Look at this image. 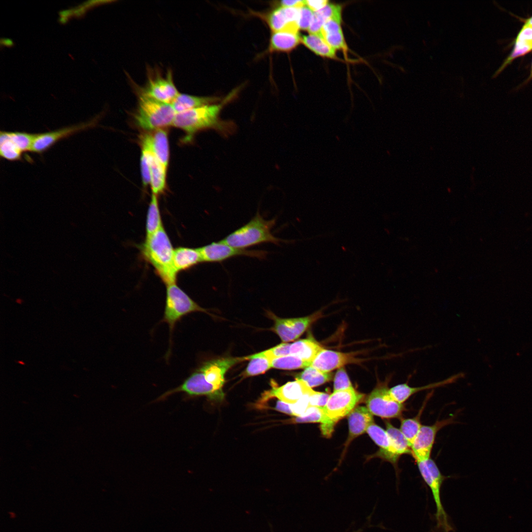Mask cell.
<instances>
[{
  "instance_id": "6da1fadb",
  "label": "cell",
  "mask_w": 532,
  "mask_h": 532,
  "mask_svg": "<svg viewBox=\"0 0 532 532\" xmlns=\"http://www.w3.org/2000/svg\"><path fill=\"white\" fill-rule=\"evenodd\" d=\"M233 94L220 103H215L176 113L172 126L181 129L189 135L207 129H213L228 134L233 131L232 122L222 121L219 114L225 103Z\"/></svg>"
},
{
  "instance_id": "7a4b0ae2",
  "label": "cell",
  "mask_w": 532,
  "mask_h": 532,
  "mask_svg": "<svg viewBox=\"0 0 532 532\" xmlns=\"http://www.w3.org/2000/svg\"><path fill=\"white\" fill-rule=\"evenodd\" d=\"M174 250L163 227L146 238L142 247L145 259L153 266L166 286L176 283L177 273L173 264Z\"/></svg>"
},
{
  "instance_id": "3957f363",
  "label": "cell",
  "mask_w": 532,
  "mask_h": 532,
  "mask_svg": "<svg viewBox=\"0 0 532 532\" xmlns=\"http://www.w3.org/2000/svg\"><path fill=\"white\" fill-rule=\"evenodd\" d=\"M275 224V218L266 220L257 212L248 223L230 233L221 241L242 249L263 243L279 245L284 241L272 234L271 230Z\"/></svg>"
},
{
  "instance_id": "277c9868",
  "label": "cell",
  "mask_w": 532,
  "mask_h": 532,
  "mask_svg": "<svg viewBox=\"0 0 532 532\" xmlns=\"http://www.w3.org/2000/svg\"><path fill=\"white\" fill-rule=\"evenodd\" d=\"M176 114L171 104L140 95L134 120L138 127L151 132L172 125Z\"/></svg>"
},
{
  "instance_id": "5b68a950",
  "label": "cell",
  "mask_w": 532,
  "mask_h": 532,
  "mask_svg": "<svg viewBox=\"0 0 532 532\" xmlns=\"http://www.w3.org/2000/svg\"><path fill=\"white\" fill-rule=\"evenodd\" d=\"M194 312L208 313V310L200 306L176 283L166 286L165 307L162 322L166 323L169 329L170 354L171 338L175 324L184 316Z\"/></svg>"
},
{
  "instance_id": "8992f818",
  "label": "cell",
  "mask_w": 532,
  "mask_h": 532,
  "mask_svg": "<svg viewBox=\"0 0 532 532\" xmlns=\"http://www.w3.org/2000/svg\"><path fill=\"white\" fill-rule=\"evenodd\" d=\"M416 463L422 477L431 490L435 504L436 512L434 516L436 525L433 532L454 531V529L442 505L440 496L443 482L448 477L442 474L435 462L431 458Z\"/></svg>"
},
{
  "instance_id": "52a82bcc",
  "label": "cell",
  "mask_w": 532,
  "mask_h": 532,
  "mask_svg": "<svg viewBox=\"0 0 532 532\" xmlns=\"http://www.w3.org/2000/svg\"><path fill=\"white\" fill-rule=\"evenodd\" d=\"M363 397L364 395L356 391L353 387L333 391L324 407L330 423L334 426L339 420L349 415Z\"/></svg>"
},
{
  "instance_id": "ba28073f",
  "label": "cell",
  "mask_w": 532,
  "mask_h": 532,
  "mask_svg": "<svg viewBox=\"0 0 532 532\" xmlns=\"http://www.w3.org/2000/svg\"><path fill=\"white\" fill-rule=\"evenodd\" d=\"M366 404L373 415L383 418H401L403 412L406 410L404 403L392 398L386 385L376 388L367 397Z\"/></svg>"
},
{
  "instance_id": "9c48e42d",
  "label": "cell",
  "mask_w": 532,
  "mask_h": 532,
  "mask_svg": "<svg viewBox=\"0 0 532 532\" xmlns=\"http://www.w3.org/2000/svg\"><path fill=\"white\" fill-rule=\"evenodd\" d=\"M202 262H222L237 256H245L260 260L265 259L268 252L263 250H248L234 248L221 241L213 242L198 248Z\"/></svg>"
},
{
  "instance_id": "30bf717a",
  "label": "cell",
  "mask_w": 532,
  "mask_h": 532,
  "mask_svg": "<svg viewBox=\"0 0 532 532\" xmlns=\"http://www.w3.org/2000/svg\"><path fill=\"white\" fill-rule=\"evenodd\" d=\"M455 418L438 420L432 425H422L411 446V455L416 462L430 458L438 432L446 426L453 424Z\"/></svg>"
},
{
  "instance_id": "8fae6325",
  "label": "cell",
  "mask_w": 532,
  "mask_h": 532,
  "mask_svg": "<svg viewBox=\"0 0 532 532\" xmlns=\"http://www.w3.org/2000/svg\"><path fill=\"white\" fill-rule=\"evenodd\" d=\"M97 120L98 118H95L85 123L65 127L55 131L36 133L32 152L41 154L62 139L78 132L95 127L98 122Z\"/></svg>"
},
{
  "instance_id": "7c38bea8",
  "label": "cell",
  "mask_w": 532,
  "mask_h": 532,
  "mask_svg": "<svg viewBox=\"0 0 532 532\" xmlns=\"http://www.w3.org/2000/svg\"><path fill=\"white\" fill-rule=\"evenodd\" d=\"M246 360H248L247 356L215 359L205 362L198 369L207 382L217 390L223 391L226 372L236 364Z\"/></svg>"
},
{
  "instance_id": "4fadbf2b",
  "label": "cell",
  "mask_w": 532,
  "mask_h": 532,
  "mask_svg": "<svg viewBox=\"0 0 532 532\" xmlns=\"http://www.w3.org/2000/svg\"><path fill=\"white\" fill-rule=\"evenodd\" d=\"M179 93L174 83L171 72L168 71L165 76H157L150 79L141 95L171 104Z\"/></svg>"
},
{
  "instance_id": "5bb4252c",
  "label": "cell",
  "mask_w": 532,
  "mask_h": 532,
  "mask_svg": "<svg viewBox=\"0 0 532 532\" xmlns=\"http://www.w3.org/2000/svg\"><path fill=\"white\" fill-rule=\"evenodd\" d=\"M271 316L274 321L272 330L284 343L299 338L314 319L313 316L287 319L279 318L273 314Z\"/></svg>"
},
{
  "instance_id": "9a60e30c",
  "label": "cell",
  "mask_w": 532,
  "mask_h": 532,
  "mask_svg": "<svg viewBox=\"0 0 532 532\" xmlns=\"http://www.w3.org/2000/svg\"><path fill=\"white\" fill-rule=\"evenodd\" d=\"M272 386L271 389L263 394L261 403L275 397L286 403L294 404L305 395L314 391L304 381L299 379L287 382L279 387L273 385Z\"/></svg>"
},
{
  "instance_id": "2e32d148",
  "label": "cell",
  "mask_w": 532,
  "mask_h": 532,
  "mask_svg": "<svg viewBox=\"0 0 532 532\" xmlns=\"http://www.w3.org/2000/svg\"><path fill=\"white\" fill-rule=\"evenodd\" d=\"M141 149L151 151L166 167L169 159V149L167 132L160 129L143 133L139 137Z\"/></svg>"
},
{
  "instance_id": "e0dca14e",
  "label": "cell",
  "mask_w": 532,
  "mask_h": 532,
  "mask_svg": "<svg viewBox=\"0 0 532 532\" xmlns=\"http://www.w3.org/2000/svg\"><path fill=\"white\" fill-rule=\"evenodd\" d=\"M464 376L465 373L459 372L440 381L418 387H411L408 385L410 377L405 383L398 384L389 389V392L394 399L399 403H404L410 397L417 393L452 384Z\"/></svg>"
},
{
  "instance_id": "ac0fdd59",
  "label": "cell",
  "mask_w": 532,
  "mask_h": 532,
  "mask_svg": "<svg viewBox=\"0 0 532 532\" xmlns=\"http://www.w3.org/2000/svg\"><path fill=\"white\" fill-rule=\"evenodd\" d=\"M355 361L353 355L323 349L311 363V366L321 371L330 372Z\"/></svg>"
},
{
  "instance_id": "d6986e66",
  "label": "cell",
  "mask_w": 532,
  "mask_h": 532,
  "mask_svg": "<svg viewBox=\"0 0 532 532\" xmlns=\"http://www.w3.org/2000/svg\"><path fill=\"white\" fill-rule=\"evenodd\" d=\"M366 432L380 447V450L374 456L397 466L400 456L393 447L386 431L373 423L368 427Z\"/></svg>"
},
{
  "instance_id": "ffe728a7",
  "label": "cell",
  "mask_w": 532,
  "mask_h": 532,
  "mask_svg": "<svg viewBox=\"0 0 532 532\" xmlns=\"http://www.w3.org/2000/svg\"><path fill=\"white\" fill-rule=\"evenodd\" d=\"M348 421L349 434L346 445L366 432L368 427L374 423L373 414L365 406L355 407L348 415Z\"/></svg>"
},
{
  "instance_id": "44dd1931",
  "label": "cell",
  "mask_w": 532,
  "mask_h": 532,
  "mask_svg": "<svg viewBox=\"0 0 532 532\" xmlns=\"http://www.w3.org/2000/svg\"><path fill=\"white\" fill-rule=\"evenodd\" d=\"M146 157L150 171V186L152 193L158 195L164 192L166 187V167L150 150L141 149Z\"/></svg>"
},
{
  "instance_id": "7402d4cb",
  "label": "cell",
  "mask_w": 532,
  "mask_h": 532,
  "mask_svg": "<svg viewBox=\"0 0 532 532\" xmlns=\"http://www.w3.org/2000/svg\"><path fill=\"white\" fill-rule=\"evenodd\" d=\"M301 42L299 33L288 30L272 32L268 45V51L289 52L294 49Z\"/></svg>"
},
{
  "instance_id": "603a6c76",
  "label": "cell",
  "mask_w": 532,
  "mask_h": 532,
  "mask_svg": "<svg viewBox=\"0 0 532 532\" xmlns=\"http://www.w3.org/2000/svg\"><path fill=\"white\" fill-rule=\"evenodd\" d=\"M220 99L215 97H202L179 93L171 105L176 113L202 106L216 103Z\"/></svg>"
},
{
  "instance_id": "cb8c5ba5",
  "label": "cell",
  "mask_w": 532,
  "mask_h": 532,
  "mask_svg": "<svg viewBox=\"0 0 532 532\" xmlns=\"http://www.w3.org/2000/svg\"><path fill=\"white\" fill-rule=\"evenodd\" d=\"M341 21L330 19L326 21L321 30V34L326 42L335 50H346V44L340 26Z\"/></svg>"
},
{
  "instance_id": "d4e9b609",
  "label": "cell",
  "mask_w": 532,
  "mask_h": 532,
  "mask_svg": "<svg viewBox=\"0 0 532 532\" xmlns=\"http://www.w3.org/2000/svg\"><path fill=\"white\" fill-rule=\"evenodd\" d=\"M200 262L202 260L198 248L181 247L174 250L173 264L177 273L189 269Z\"/></svg>"
},
{
  "instance_id": "484cf974",
  "label": "cell",
  "mask_w": 532,
  "mask_h": 532,
  "mask_svg": "<svg viewBox=\"0 0 532 532\" xmlns=\"http://www.w3.org/2000/svg\"><path fill=\"white\" fill-rule=\"evenodd\" d=\"M287 422L291 424L320 423L322 433L327 436L331 435L333 428L325 415L324 407H311L304 415L296 417L288 420Z\"/></svg>"
},
{
  "instance_id": "4316f807",
  "label": "cell",
  "mask_w": 532,
  "mask_h": 532,
  "mask_svg": "<svg viewBox=\"0 0 532 532\" xmlns=\"http://www.w3.org/2000/svg\"><path fill=\"white\" fill-rule=\"evenodd\" d=\"M323 348L311 338L300 339L290 343L289 355L299 357L312 363Z\"/></svg>"
},
{
  "instance_id": "83f0119b",
  "label": "cell",
  "mask_w": 532,
  "mask_h": 532,
  "mask_svg": "<svg viewBox=\"0 0 532 532\" xmlns=\"http://www.w3.org/2000/svg\"><path fill=\"white\" fill-rule=\"evenodd\" d=\"M432 394L433 391H432L426 396L422 406L415 416L409 418H403L402 417L400 418L399 429L407 440L410 447L422 426L421 417L427 402L432 396Z\"/></svg>"
},
{
  "instance_id": "f1b7e54d",
  "label": "cell",
  "mask_w": 532,
  "mask_h": 532,
  "mask_svg": "<svg viewBox=\"0 0 532 532\" xmlns=\"http://www.w3.org/2000/svg\"><path fill=\"white\" fill-rule=\"evenodd\" d=\"M301 42L317 55L329 58L335 57V50L326 42L321 33L302 36Z\"/></svg>"
},
{
  "instance_id": "f546056e",
  "label": "cell",
  "mask_w": 532,
  "mask_h": 532,
  "mask_svg": "<svg viewBox=\"0 0 532 532\" xmlns=\"http://www.w3.org/2000/svg\"><path fill=\"white\" fill-rule=\"evenodd\" d=\"M250 362L242 374L244 377L264 374L272 367V359L267 357L264 351L247 356Z\"/></svg>"
},
{
  "instance_id": "4dcf8cb0",
  "label": "cell",
  "mask_w": 532,
  "mask_h": 532,
  "mask_svg": "<svg viewBox=\"0 0 532 532\" xmlns=\"http://www.w3.org/2000/svg\"><path fill=\"white\" fill-rule=\"evenodd\" d=\"M163 226L157 196L152 193L148 208L146 222V238L149 237Z\"/></svg>"
},
{
  "instance_id": "1f68e13d",
  "label": "cell",
  "mask_w": 532,
  "mask_h": 532,
  "mask_svg": "<svg viewBox=\"0 0 532 532\" xmlns=\"http://www.w3.org/2000/svg\"><path fill=\"white\" fill-rule=\"evenodd\" d=\"M296 379L301 380L310 388L320 386L331 381L332 373L321 371L313 366L306 367L296 375Z\"/></svg>"
},
{
  "instance_id": "d6a6232c",
  "label": "cell",
  "mask_w": 532,
  "mask_h": 532,
  "mask_svg": "<svg viewBox=\"0 0 532 532\" xmlns=\"http://www.w3.org/2000/svg\"><path fill=\"white\" fill-rule=\"evenodd\" d=\"M266 20L272 32L299 27L298 24L289 23L284 8L281 6L268 13Z\"/></svg>"
},
{
  "instance_id": "836d02e7",
  "label": "cell",
  "mask_w": 532,
  "mask_h": 532,
  "mask_svg": "<svg viewBox=\"0 0 532 532\" xmlns=\"http://www.w3.org/2000/svg\"><path fill=\"white\" fill-rule=\"evenodd\" d=\"M23 153L11 139L8 132L1 131L0 133V156L1 158L9 161L22 160Z\"/></svg>"
},
{
  "instance_id": "e575fe53",
  "label": "cell",
  "mask_w": 532,
  "mask_h": 532,
  "mask_svg": "<svg viewBox=\"0 0 532 532\" xmlns=\"http://www.w3.org/2000/svg\"><path fill=\"white\" fill-rule=\"evenodd\" d=\"M386 432L396 452L400 456L403 454H411V447L407 440L400 431L389 421L385 423Z\"/></svg>"
},
{
  "instance_id": "d590c367",
  "label": "cell",
  "mask_w": 532,
  "mask_h": 532,
  "mask_svg": "<svg viewBox=\"0 0 532 532\" xmlns=\"http://www.w3.org/2000/svg\"><path fill=\"white\" fill-rule=\"evenodd\" d=\"M311 365V362L293 355L277 358L272 361V367L280 369H305Z\"/></svg>"
},
{
  "instance_id": "8d00e7d4",
  "label": "cell",
  "mask_w": 532,
  "mask_h": 532,
  "mask_svg": "<svg viewBox=\"0 0 532 532\" xmlns=\"http://www.w3.org/2000/svg\"><path fill=\"white\" fill-rule=\"evenodd\" d=\"M8 132L11 139L23 153L32 152L33 143L36 133H30L21 132Z\"/></svg>"
},
{
  "instance_id": "74e56055",
  "label": "cell",
  "mask_w": 532,
  "mask_h": 532,
  "mask_svg": "<svg viewBox=\"0 0 532 532\" xmlns=\"http://www.w3.org/2000/svg\"><path fill=\"white\" fill-rule=\"evenodd\" d=\"M341 11L342 7L340 5L328 3L315 13L325 23L330 19L341 21Z\"/></svg>"
},
{
  "instance_id": "f35d334b",
  "label": "cell",
  "mask_w": 532,
  "mask_h": 532,
  "mask_svg": "<svg viewBox=\"0 0 532 532\" xmlns=\"http://www.w3.org/2000/svg\"><path fill=\"white\" fill-rule=\"evenodd\" d=\"M532 49V44L527 43L515 41L513 50L509 56L506 59L499 71H501L507 65L510 63L514 59L524 55Z\"/></svg>"
},
{
  "instance_id": "ab89813d",
  "label": "cell",
  "mask_w": 532,
  "mask_h": 532,
  "mask_svg": "<svg viewBox=\"0 0 532 532\" xmlns=\"http://www.w3.org/2000/svg\"><path fill=\"white\" fill-rule=\"evenodd\" d=\"M352 385L348 375L342 367L336 371L333 383V391L342 390L352 388Z\"/></svg>"
},
{
  "instance_id": "60d3db41",
  "label": "cell",
  "mask_w": 532,
  "mask_h": 532,
  "mask_svg": "<svg viewBox=\"0 0 532 532\" xmlns=\"http://www.w3.org/2000/svg\"><path fill=\"white\" fill-rule=\"evenodd\" d=\"M288 343H282L273 348L264 351L265 354L271 359L289 355Z\"/></svg>"
},
{
  "instance_id": "b9f144b4",
  "label": "cell",
  "mask_w": 532,
  "mask_h": 532,
  "mask_svg": "<svg viewBox=\"0 0 532 532\" xmlns=\"http://www.w3.org/2000/svg\"><path fill=\"white\" fill-rule=\"evenodd\" d=\"M313 14L305 5L300 8L298 25L299 29L302 30H308L310 25Z\"/></svg>"
},
{
  "instance_id": "7bdbcfd3",
  "label": "cell",
  "mask_w": 532,
  "mask_h": 532,
  "mask_svg": "<svg viewBox=\"0 0 532 532\" xmlns=\"http://www.w3.org/2000/svg\"><path fill=\"white\" fill-rule=\"evenodd\" d=\"M328 393L314 391L309 395V404L311 407H324L329 399Z\"/></svg>"
},
{
  "instance_id": "ee69618b",
  "label": "cell",
  "mask_w": 532,
  "mask_h": 532,
  "mask_svg": "<svg viewBox=\"0 0 532 532\" xmlns=\"http://www.w3.org/2000/svg\"><path fill=\"white\" fill-rule=\"evenodd\" d=\"M140 169L143 185L147 187L148 185H150V171L147 157L142 151H141L140 157Z\"/></svg>"
},
{
  "instance_id": "f6af8a7d",
  "label": "cell",
  "mask_w": 532,
  "mask_h": 532,
  "mask_svg": "<svg viewBox=\"0 0 532 532\" xmlns=\"http://www.w3.org/2000/svg\"><path fill=\"white\" fill-rule=\"evenodd\" d=\"M516 41L532 44V26L525 24L518 34Z\"/></svg>"
},
{
  "instance_id": "bcb514c9",
  "label": "cell",
  "mask_w": 532,
  "mask_h": 532,
  "mask_svg": "<svg viewBox=\"0 0 532 532\" xmlns=\"http://www.w3.org/2000/svg\"><path fill=\"white\" fill-rule=\"evenodd\" d=\"M328 3V1L326 0H305V5L315 12L324 7Z\"/></svg>"
},
{
  "instance_id": "7dc6e473",
  "label": "cell",
  "mask_w": 532,
  "mask_h": 532,
  "mask_svg": "<svg viewBox=\"0 0 532 532\" xmlns=\"http://www.w3.org/2000/svg\"><path fill=\"white\" fill-rule=\"evenodd\" d=\"M275 409L278 411L285 413L290 415H293L291 409V404H289L278 400L276 404Z\"/></svg>"
},
{
  "instance_id": "c3c4849f",
  "label": "cell",
  "mask_w": 532,
  "mask_h": 532,
  "mask_svg": "<svg viewBox=\"0 0 532 532\" xmlns=\"http://www.w3.org/2000/svg\"><path fill=\"white\" fill-rule=\"evenodd\" d=\"M279 6L284 7L301 8L305 5V0H282L279 1Z\"/></svg>"
},
{
  "instance_id": "681fc988",
  "label": "cell",
  "mask_w": 532,
  "mask_h": 532,
  "mask_svg": "<svg viewBox=\"0 0 532 532\" xmlns=\"http://www.w3.org/2000/svg\"><path fill=\"white\" fill-rule=\"evenodd\" d=\"M73 9V15L78 18L83 16L86 13L87 10V8L82 4L78 7Z\"/></svg>"
},
{
  "instance_id": "f907efd6",
  "label": "cell",
  "mask_w": 532,
  "mask_h": 532,
  "mask_svg": "<svg viewBox=\"0 0 532 532\" xmlns=\"http://www.w3.org/2000/svg\"><path fill=\"white\" fill-rule=\"evenodd\" d=\"M107 1L105 0H89L85 2L82 5L85 6L86 8H90L97 4H101L103 2H106Z\"/></svg>"
},
{
  "instance_id": "816d5d0a",
  "label": "cell",
  "mask_w": 532,
  "mask_h": 532,
  "mask_svg": "<svg viewBox=\"0 0 532 532\" xmlns=\"http://www.w3.org/2000/svg\"><path fill=\"white\" fill-rule=\"evenodd\" d=\"M59 14L61 17L69 18L73 16V9H67L60 11Z\"/></svg>"
},
{
  "instance_id": "f5cc1de1",
  "label": "cell",
  "mask_w": 532,
  "mask_h": 532,
  "mask_svg": "<svg viewBox=\"0 0 532 532\" xmlns=\"http://www.w3.org/2000/svg\"><path fill=\"white\" fill-rule=\"evenodd\" d=\"M0 43L1 45L9 47L14 45L13 41L9 38H1L0 40Z\"/></svg>"
},
{
  "instance_id": "db71d44e",
  "label": "cell",
  "mask_w": 532,
  "mask_h": 532,
  "mask_svg": "<svg viewBox=\"0 0 532 532\" xmlns=\"http://www.w3.org/2000/svg\"><path fill=\"white\" fill-rule=\"evenodd\" d=\"M68 18L60 16L59 22L62 24H65L68 22Z\"/></svg>"
},
{
  "instance_id": "11a10c76",
  "label": "cell",
  "mask_w": 532,
  "mask_h": 532,
  "mask_svg": "<svg viewBox=\"0 0 532 532\" xmlns=\"http://www.w3.org/2000/svg\"><path fill=\"white\" fill-rule=\"evenodd\" d=\"M525 24H527V25H530L531 26H532V17H531L530 18H529L526 21Z\"/></svg>"
},
{
  "instance_id": "9f6ffc18",
  "label": "cell",
  "mask_w": 532,
  "mask_h": 532,
  "mask_svg": "<svg viewBox=\"0 0 532 532\" xmlns=\"http://www.w3.org/2000/svg\"></svg>"
}]
</instances>
